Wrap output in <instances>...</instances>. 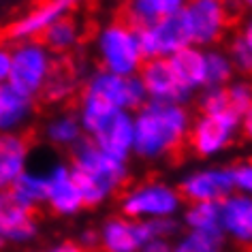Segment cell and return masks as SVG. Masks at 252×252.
<instances>
[{
  "instance_id": "1",
  "label": "cell",
  "mask_w": 252,
  "mask_h": 252,
  "mask_svg": "<svg viewBox=\"0 0 252 252\" xmlns=\"http://www.w3.org/2000/svg\"><path fill=\"white\" fill-rule=\"evenodd\" d=\"M133 154L146 162H154L169 158L186 143L192 113L184 105L148 100L133 113Z\"/></svg>"
},
{
  "instance_id": "2",
  "label": "cell",
  "mask_w": 252,
  "mask_h": 252,
  "mask_svg": "<svg viewBox=\"0 0 252 252\" xmlns=\"http://www.w3.org/2000/svg\"><path fill=\"white\" fill-rule=\"evenodd\" d=\"M71 171L84 207H98L111 199L130 178L128 160L107 154L90 139H81L71 150Z\"/></svg>"
},
{
  "instance_id": "3",
  "label": "cell",
  "mask_w": 252,
  "mask_h": 252,
  "mask_svg": "<svg viewBox=\"0 0 252 252\" xmlns=\"http://www.w3.org/2000/svg\"><path fill=\"white\" fill-rule=\"evenodd\" d=\"M77 118L86 139L105 150L107 154L128 160L133 156V113L103 103L100 98L79 94Z\"/></svg>"
},
{
  "instance_id": "4",
  "label": "cell",
  "mask_w": 252,
  "mask_h": 252,
  "mask_svg": "<svg viewBox=\"0 0 252 252\" xmlns=\"http://www.w3.org/2000/svg\"><path fill=\"white\" fill-rule=\"evenodd\" d=\"M94 54H96L98 68L113 75H124V77L139 75L146 62L137 28L124 20H111L96 30Z\"/></svg>"
},
{
  "instance_id": "5",
  "label": "cell",
  "mask_w": 252,
  "mask_h": 252,
  "mask_svg": "<svg viewBox=\"0 0 252 252\" xmlns=\"http://www.w3.org/2000/svg\"><path fill=\"white\" fill-rule=\"evenodd\" d=\"M56 68V56L39 39L15 43L11 47V71L7 84L36 100Z\"/></svg>"
},
{
  "instance_id": "6",
  "label": "cell",
  "mask_w": 252,
  "mask_h": 252,
  "mask_svg": "<svg viewBox=\"0 0 252 252\" xmlns=\"http://www.w3.org/2000/svg\"><path fill=\"white\" fill-rule=\"evenodd\" d=\"M182 207H184V199L178 186L167 184L162 180H148L130 186L120 199L122 216L130 220L175 218Z\"/></svg>"
},
{
  "instance_id": "7",
  "label": "cell",
  "mask_w": 252,
  "mask_h": 252,
  "mask_svg": "<svg viewBox=\"0 0 252 252\" xmlns=\"http://www.w3.org/2000/svg\"><path fill=\"white\" fill-rule=\"evenodd\" d=\"M239 135L242 128L237 113H199L190 122L186 143L201 158H216L237 141Z\"/></svg>"
},
{
  "instance_id": "8",
  "label": "cell",
  "mask_w": 252,
  "mask_h": 252,
  "mask_svg": "<svg viewBox=\"0 0 252 252\" xmlns=\"http://www.w3.org/2000/svg\"><path fill=\"white\" fill-rule=\"evenodd\" d=\"M81 94L100 98L103 103L116 107V109L130 111V113H135L139 107L148 103L139 75L124 77V75L107 73L103 68H96L94 73L88 75L84 81V88H81Z\"/></svg>"
},
{
  "instance_id": "9",
  "label": "cell",
  "mask_w": 252,
  "mask_h": 252,
  "mask_svg": "<svg viewBox=\"0 0 252 252\" xmlns=\"http://www.w3.org/2000/svg\"><path fill=\"white\" fill-rule=\"evenodd\" d=\"M182 15L186 20L192 45L201 49L218 47L231 22L222 0H188Z\"/></svg>"
},
{
  "instance_id": "10",
  "label": "cell",
  "mask_w": 252,
  "mask_h": 252,
  "mask_svg": "<svg viewBox=\"0 0 252 252\" xmlns=\"http://www.w3.org/2000/svg\"><path fill=\"white\" fill-rule=\"evenodd\" d=\"M178 190L186 203H222L235 192L231 165H212L188 171Z\"/></svg>"
},
{
  "instance_id": "11",
  "label": "cell",
  "mask_w": 252,
  "mask_h": 252,
  "mask_svg": "<svg viewBox=\"0 0 252 252\" xmlns=\"http://www.w3.org/2000/svg\"><path fill=\"white\" fill-rule=\"evenodd\" d=\"M137 34H139V45L146 60H169L180 49L192 45L182 11L178 15H171L162 22L137 30Z\"/></svg>"
},
{
  "instance_id": "12",
  "label": "cell",
  "mask_w": 252,
  "mask_h": 252,
  "mask_svg": "<svg viewBox=\"0 0 252 252\" xmlns=\"http://www.w3.org/2000/svg\"><path fill=\"white\" fill-rule=\"evenodd\" d=\"M84 2L86 0H41L7 28V39L13 43L41 39L52 24L71 17L73 11Z\"/></svg>"
},
{
  "instance_id": "13",
  "label": "cell",
  "mask_w": 252,
  "mask_h": 252,
  "mask_svg": "<svg viewBox=\"0 0 252 252\" xmlns=\"http://www.w3.org/2000/svg\"><path fill=\"white\" fill-rule=\"evenodd\" d=\"M139 81L146 90L148 100H152V103L188 107L194 98L175 77L169 60H146L139 71Z\"/></svg>"
},
{
  "instance_id": "14",
  "label": "cell",
  "mask_w": 252,
  "mask_h": 252,
  "mask_svg": "<svg viewBox=\"0 0 252 252\" xmlns=\"http://www.w3.org/2000/svg\"><path fill=\"white\" fill-rule=\"evenodd\" d=\"M98 239V248H103V252H139L154 237L148 220L113 216L100 226Z\"/></svg>"
},
{
  "instance_id": "15",
  "label": "cell",
  "mask_w": 252,
  "mask_h": 252,
  "mask_svg": "<svg viewBox=\"0 0 252 252\" xmlns=\"http://www.w3.org/2000/svg\"><path fill=\"white\" fill-rule=\"evenodd\" d=\"M47 175V201L49 210L58 216H75L84 210L79 188L75 184L73 171L68 162H56L45 171Z\"/></svg>"
},
{
  "instance_id": "16",
  "label": "cell",
  "mask_w": 252,
  "mask_h": 252,
  "mask_svg": "<svg viewBox=\"0 0 252 252\" xmlns=\"http://www.w3.org/2000/svg\"><path fill=\"white\" fill-rule=\"evenodd\" d=\"M220 224L222 233L237 244L252 246V197L233 192L220 203Z\"/></svg>"
},
{
  "instance_id": "17",
  "label": "cell",
  "mask_w": 252,
  "mask_h": 252,
  "mask_svg": "<svg viewBox=\"0 0 252 252\" xmlns=\"http://www.w3.org/2000/svg\"><path fill=\"white\" fill-rule=\"evenodd\" d=\"M36 100L17 92L13 86L0 84V135H17L32 120Z\"/></svg>"
},
{
  "instance_id": "18",
  "label": "cell",
  "mask_w": 252,
  "mask_h": 252,
  "mask_svg": "<svg viewBox=\"0 0 252 252\" xmlns=\"http://www.w3.org/2000/svg\"><path fill=\"white\" fill-rule=\"evenodd\" d=\"M30 143L22 133L0 135V192H7L11 184L28 169Z\"/></svg>"
},
{
  "instance_id": "19",
  "label": "cell",
  "mask_w": 252,
  "mask_h": 252,
  "mask_svg": "<svg viewBox=\"0 0 252 252\" xmlns=\"http://www.w3.org/2000/svg\"><path fill=\"white\" fill-rule=\"evenodd\" d=\"M175 77L180 79V84L186 88L188 92L197 94L207 86V75H205V49L197 45H188L180 49L178 54H173L169 58Z\"/></svg>"
},
{
  "instance_id": "20",
  "label": "cell",
  "mask_w": 252,
  "mask_h": 252,
  "mask_svg": "<svg viewBox=\"0 0 252 252\" xmlns=\"http://www.w3.org/2000/svg\"><path fill=\"white\" fill-rule=\"evenodd\" d=\"M186 2L188 0H126L124 22L141 30L171 15H178L186 7Z\"/></svg>"
},
{
  "instance_id": "21",
  "label": "cell",
  "mask_w": 252,
  "mask_h": 252,
  "mask_svg": "<svg viewBox=\"0 0 252 252\" xmlns=\"http://www.w3.org/2000/svg\"><path fill=\"white\" fill-rule=\"evenodd\" d=\"M7 194L15 205H20L28 212H36L41 205H45V201H47V175L41 171L26 169V171L11 184Z\"/></svg>"
},
{
  "instance_id": "22",
  "label": "cell",
  "mask_w": 252,
  "mask_h": 252,
  "mask_svg": "<svg viewBox=\"0 0 252 252\" xmlns=\"http://www.w3.org/2000/svg\"><path fill=\"white\" fill-rule=\"evenodd\" d=\"M36 233L34 212L15 205L11 199L0 207V242H26Z\"/></svg>"
},
{
  "instance_id": "23",
  "label": "cell",
  "mask_w": 252,
  "mask_h": 252,
  "mask_svg": "<svg viewBox=\"0 0 252 252\" xmlns=\"http://www.w3.org/2000/svg\"><path fill=\"white\" fill-rule=\"evenodd\" d=\"M182 220L188 233H199L216 242L224 239L222 224H220V203H188Z\"/></svg>"
},
{
  "instance_id": "24",
  "label": "cell",
  "mask_w": 252,
  "mask_h": 252,
  "mask_svg": "<svg viewBox=\"0 0 252 252\" xmlns=\"http://www.w3.org/2000/svg\"><path fill=\"white\" fill-rule=\"evenodd\" d=\"M43 135L52 146L62 150H73L86 137L75 111H62L58 116L49 118L43 126Z\"/></svg>"
},
{
  "instance_id": "25",
  "label": "cell",
  "mask_w": 252,
  "mask_h": 252,
  "mask_svg": "<svg viewBox=\"0 0 252 252\" xmlns=\"http://www.w3.org/2000/svg\"><path fill=\"white\" fill-rule=\"evenodd\" d=\"M54 56H64L71 54L81 41V28L73 17H64V20L52 24L39 39Z\"/></svg>"
},
{
  "instance_id": "26",
  "label": "cell",
  "mask_w": 252,
  "mask_h": 252,
  "mask_svg": "<svg viewBox=\"0 0 252 252\" xmlns=\"http://www.w3.org/2000/svg\"><path fill=\"white\" fill-rule=\"evenodd\" d=\"M205 75H207V86H220V88H224L226 84H231L235 79V71H233L222 47L205 49Z\"/></svg>"
},
{
  "instance_id": "27",
  "label": "cell",
  "mask_w": 252,
  "mask_h": 252,
  "mask_svg": "<svg viewBox=\"0 0 252 252\" xmlns=\"http://www.w3.org/2000/svg\"><path fill=\"white\" fill-rule=\"evenodd\" d=\"M77 90V79L71 71H62V68H56L54 75L49 77L47 86L43 88L41 96L47 100V103H64L68 100Z\"/></svg>"
},
{
  "instance_id": "28",
  "label": "cell",
  "mask_w": 252,
  "mask_h": 252,
  "mask_svg": "<svg viewBox=\"0 0 252 252\" xmlns=\"http://www.w3.org/2000/svg\"><path fill=\"white\" fill-rule=\"evenodd\" d=\"M224 52H226V58H229L235 75H239V77H244V79L252 77V47L242 36L233 34L229 43H226Z\"/></svg>"
},
{
  "instance_id": "29",
  "label": "cell",
  "mask_w": 252,
  "mask_h": 252,
  "mask_svg": "<svg viewBox=\"0 0 252 252\" xmlns=\"http://www.w3.org/2000/svg\"><path fill=\"white\" fill-rule=\"evenodd\" d=\"M194 103H197L199 113H224L231 111L226 90L220 86H207L201 92L194 94Z\"/></svg>"
},
{
  "instance_id": "30",
  "label": "cell",
  "mask_w": 252,
  "mask_h": 252,
  "mask_svg": "<svg viewBox=\"0 0 252 252\" xmlns=\"http://www.w3.org/2000/svg\"><path fill=\"white\" fill-rule=\"evenodd\" d=\"M224 90H226L231 111L242 118V113L248 109V105L252 103V81L244 79V77H235L231 84L224 86Z\"/></svg>"
},
{
  "instance_id": "31",
  "label": "cell",
  "mask_w": 252,
  "mask_h": 252,
  "mask_svg": "<svg viewBox=\"0 0 252 252\" xmlns=\"http://www.w3.org/2000/svg\"><path fill=\"white\" fill-rule=\"evenodd\" d=\"M171 252H222V242L199 233H186L178 244L171 246Z\"/></svg>"
},
{
  "instance_id": "32",
  "label": "cell",
  "mask_w": 252,
  "mask_h": 252,
  "mask_svg": "<svg viewBox=\"0 0 252 252\" xmlns=\"http://www.w3.org/2000/svg\"><path fill=\"white\" fill-rule=\"evenodd\" d=\"M233 182H235V192L252 197V160H239L231 165Z\"/></svg>"
},
{
  "instance_id": "33",
  "label": "cell",
  "mask_w": 252,
  "mask_h": 252,
  "mask_svg": "<svg viewBox=\"0 0 252 252\" xmlns=\"http://www.w3.org/2000/svg\"><path fill=\"white\" fill-rule=\"evenodd\" d=\"M9 71H11V47L0 43V84L9 81Z\"/></svg>"
},
{
  "instance_id": "34",
  "label": "cell",
  "mask_w": 252,
  "mask_h": 252,
  "mask_svg": "<svg viewBox=\"0 0 252 252\" xmlns=\"http://www.w3.org/2000/svg\"><path fill=\"white\" fill-rule=\"evenodd\" d=\"M239 128H242V135L246 139L252 141V103L248 105V109L242 113V118H239Z\"/></svg>"
},
{
  "instance_id": "35",
  "label": "cell",
  "mask_w": 252,
  "mask_h": 252,
  "mask_svg": "<svg viewBox=\"0 0 252 252\" xmlns=\"http://www.w3.org/2000/svg\"><path fill=\"white\" fill-rule=\"evenodd\" d=\"M98 244H100V239H98V231H84V235H81V248L88 250V252H92V250H96L98 248Z\"/></svg>"
},
{
  "instance_id": "36",
  "label": "cell",
  "mask_w": 252,
  "mask_h": 252,
  "mask_svg": "<svg viewBox=\"0 0 252 252\" xmlns=\"http://www.w3.org/2000/svg\"><path fill=\"white\" fill-rule=\"evenodd\" d=\"M139 252H171V244H169V239H152Z\"/></svg>"
},
{
  "instance_id": "37",
  "label": "cell",
  "mask_w": 252,
  "mask_h": 252,
  "mask_svg": "<svg viewBox=\"0 0 252 252\" xmlns=\"http://www.w3.org/2000/svg\"><path fill=\"white\" fill-rule=\"evenodd\" d=\"M237 34L242 36V39H244V41H246V43H248V45L252 47V15L244 17V22H242V26H239Z\"/></svg>"
},
{
  "instance_id": "38",
  "label": "cell",
  "mask_w": 252,
  "mask_h": 252,
  "mask_svg": "<svg viewBox=\"0 0 252 252\" xmlns=\"http://www.w3.org/2000/svg\"><path fill=\"white\" fill-rule=\"evenodd\" d=\"M52 252H88V250H84L79 244H75V242H62V244L56 246Z\"/></svg>"
},
{
  "instance_id": "39",
  "label": "cell",
  "mask_w": 252,
  "mask_h": 252,
  "mask_svg": "<svg viewBox=\"0 0 252 252\" xmlns=\"http://www.w3.org/2000/svg\"><path fill=\"white\" fill-rule=\"evenodd\" d=\"M239 7H242V11H248V13L252 15V0H237Z\"/></svg>"
}]
</instances>
